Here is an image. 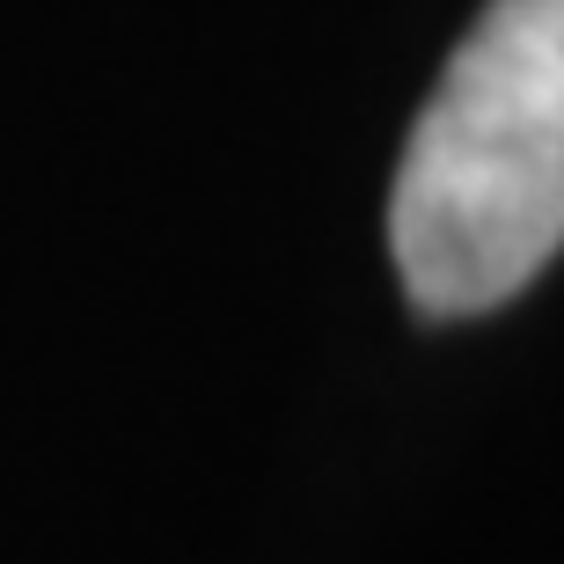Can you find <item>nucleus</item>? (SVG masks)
Here are the masks:
<instances>
[{
    "label": "nucleus",
    "instance_id": "nucleus-1",
    "mask_svg": "<svg viewBox=\"0 0 564 564\" xmlns=\"http://www.w3.org/2000/svg\"><path fill=\"white\" fill-rule=\"evenodd\" d=\"M564 250V0H491L447 52L389 184L425 315H484Z\"/></svg>",
    "mask_w": 564,
    "mask_h": 564
}]
</instances>
